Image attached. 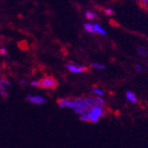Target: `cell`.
<instances>
[{
	"label": "cell",
	"mask_w": 148,
	"mask_h": 148,
	"mask_svg": "<svg viewBox=\"0 0 148 148\" xmlns=\"http://www.w3.org/2000/svg\"><path fill=\"white\" fill-rule=\"evenodd\" d=\"M134 67H135L136 71V72H138V73L142 72V70H143V68H142V65H139V64H135Z\"/></svg>",
	"instance_id": "15"
},
{
	"label": "cell",
	"mask_w": 148,
	"mask_h": 148,
	"mask_svg": "<svg viewBox=\"0 0 148 148\" xmlns=\"http://www.w3.org/2000/svg\"><path fill=\"white\" fill-rule=\"evenodd\" d=\"M58 86L57 80L50 76H46L39 80V87L43 89H51L53 90Z\"/></svg>",
	"instance_id": "3"
},
{
	"label": "cell",
	"mask_w": 148,
	"mask_h": 148,
	"mask_svg": "<svg viewBox=\"0 0 148 148\" xmlns=\"http://www.w3.org/2000/svg\"><path fill=\"white\" fill-rule=\"evenodd\" d=\"M85 17L88 20H95L96 18H97V15H96V13H94L93 11H90V10H87L85 12Z\"/></svg>",
	"instance_id": "8"
},
{
	"label": "cell",
	"mask_w": 148,
	"mask_h": 148,
	"mask_svg": "<svg viewBox=\"0 0 148 148\" xmlns=\"http://www.w3.org/2000/svg\"><path fill=\"white\" fill-rule=\"evenodd\" d=\"M91 66H92V68L98 69V70H104V69H106V65H103V64H100V63H92Z\"/></svg>",
	"instance_id": "11"
},
{
	"label": "cell",
	"mask_w": 148,
	"mask_h": 148,
	"mask_svg": "<svg viewBox=\"0 0 148 148\" xmlns=\"http://www.w3.org/2000/svg\"><path fill=\"white\" fill-rule=\"evenodd\" d=\"M0 95L3 98H6L7 95H8V93H7L6 88H0Z\"/></svg>",
	"instance_id": "14"
},
{
	"label": "cell",
	"mask_w": 148,
	"mask_h": 148,
	"mask_svg": "<svg viewBox=\"0 0 148 148\" xmlns=\"http://www.w3.org/2000/svg\"><path fill=\"white\" fill-rule=\"evenodd\" d=\"M106 110L103 106H95L86 113L87 123H97L101 117L105 115Z\"/></svg>",
	"instance_id": "2"
},
{
	"label": "cell",
	"mask_w": 148,
	"mask_h": 148,
	"mask_svg": "<svg viewBox=\"0 0 148 148\" xmlns=\"http://www.w3.org/2000/svg\"><path fill=\"white\" fill-rule=\"evenodd\" d=\"M84 29H85V31H87L88 33H90V34L94 33V28H93V24L92 23L84 24Z\"/></svg>",
	"instance_id": "10"
},
{
	"label": "cell",
	"mask_w": 148,
	"mask_h": 148,
	"mask_svg": "<svg viewBox=\"0 0 148 148\" xmlns=\"http://www.w3.org/2000/svg\"><path fill=\"white\" fill-rule=\"evenodd\" d=\"M57 103L62 108H71L76 114L82 115L95 106H103L105 104V100L102 97H79L75 99L60 98L58 99Z\"/></svg>",
	"instance_id": "1"
},
{
	"label": "cell",
	"mask_w": 148,
	"mask_h": 148,
	"mask_svg": "<svg viewBox=\"0 0 148 148\" xmlns=\"http://www.w3.org/2000/svg\"><path fill=\"white\" fill-rule=\"evenodd\" d=\"M27 101L34 104V105H42L45 103V99H44L41 95H36V94H29L27 95Z\"/></svg>",
	"instance_id": "5"
},
{
	"label": "cell",
	"mask_w": 148,
	"mask_h": 148,
	"mask_svg": "<svg viewBox=\"0 0 148 148\" xmlns=\"http://www.w3.org/2000/svg\"><path fill=\"white\" fill-rule=\"evenodd\" d=\"M105 14L108 15V16H111V15L114 14V10L112 8H109V7H108V8L105 9Z\"/></svg>",
	"instance_id": "16"
},
{
	"label": "cell",
	"mask_w": 148,
	"mask_h": 148,
	"mask_svg": "<svg viewBox=\"0 0 148 148\" xmlns=\"http://www.w3.org/2000/svg\"><path fill=\"white\" fill-rule=\"evenodd\" d=\"M143 6H144L145 7V8H146L147 10H148V1H146V2H145V3L144 5H143Z\"/></svg>",
	"instance_id": "19"
},
{
	"label": "cell",
	"mask_w": 148,
	"mask_h": 148,
	"mask_svg": "<svg viewBox=\"0 0 148 148\" xmlns=\"http://www.w3.org/2000/svg\"><path fill=\"white\" fill-rule=\"evenodd\" d=\"M93 28H94V33H96V34H99L100 35H107V31L99 24H93Z\"/></svg>",
	"instance_id": "6"
},
{
	"label": "cell",
	"mask_w": 148,
	"mask_h": 148,
	"mask_svg": "<svg viewBox=\"0 0 148 148\" xmlns=\"http://www.w3.org/2000/svg\"><path fill=\"white\" fill-rule=\"evenodd\" d=\"M91 92L96 97H102L103 95H104V91L99 89V88H96L95 87V88H93Z\"/></svg>",
	"instance_id": "9"
},
{
	"label": "cell",
	"mask_w": 148,
	"mask_h": 148,
	"mask_svg": "<svg viewBox=\"0 0 148 148\" xmlns=\"http://www.w3.org/2000/svg\"><path fill=\"white\" fill-rule=\"evenodd\" d=\"M138 1H139L140 3H141L142 5H144L146 1H148V0H138Z\"/></svg>",
	"instance_id": "20"
},
{
	"label": "cell",
	"mask_w": 148,
	"mask_h": 148,
	"mask_svg": "<svg viewBox=\"0 0 148 148\" xmlns=\"http://www.w3.org/2000/svg\"><path fill=\"white\" fill-rule=\"evenodd\" d=\"M0 55H2V56L6 55V49H5V48H0Z\"/></svg>",
	"instance_id": "18"
},
{
	"label": "cell",
	"mask_w": 148,
	"mask_h": 148,
	"mask_svg": "<svg viewBox=\"0 0 148 148\" xmlns=\"http://www.w3.org/2000/svg\"><path fill=\"white\" fill-rule=\"evenodd\" d=\"M66 68H67L71 73H73V74H81V73H85L88 71V68L86 66L75 65L73 63H68L66 65Z\"/></svg>",
	"instance_id": "4"
},
{
	"label": "cell",
	"mask_w": 148,
	"mask_h": 148,
	"mask_svg": "<svg viewBox=\"0 0 148 148\" xmlns=\"http://www.w3.org/2000/svg\"><path fill=\"white\" fill-rule=\"evenodd\" d=\"M31 85L33 87H39V81H33L31 83Z\"/></svg>",
	"instance_id": "17"
},
{
	"label": "cell",
	"mask_w": 148,
	"mask_h": 148,
	"mask_svg": "<svg viewBox=\"0 0 148 148\" xmlns=\"http://www.w3.org/2000/svg\"><path fill=\"white\" fill-rule=\"evenodd\" d=\"M137 54L141 56H145L147 55V50L143 47H137Z\"/></svg>",
	"instance_id": "12"
},
{
	"label": "cell",
	"mask_w": 148,
	"mask_h": 148,
	"mask_svg": "<svg viewBox=\"0 0 148 148\" xmlns=\"http://www.w3.org/2000/svg\"><path fill=\"white\" fill-rule=\"evenodd\" d=\"M20 84H21V85H25V84H26V81H25V80H21Z\"/></svg>",
	"instance_id": "21"
},
{
	"label": "cell",
	"mask_w": 148,
	"mask_h": 148,
	"mask_svg": "<svg viewBox=\"0 0 148 148\" xmlns=\"http://www.w3.org/2000/svg\"><path fill=\"white\" fill-rule=\"evenodd\" d=\"M9 85H10V83L5 78L0 79V88H6Z\"/></svg>",
	"instance_id": "13"
},
{
	"label": "cell",
	"mask_w": 148,
	"mask_h": 148,
	"mask_svg": "<svg viewBox=\"0 0 148 148\" xmlns=\"http://www.w3.org/2000/svg\"><path fill=\"white\" fill-rule=\"evenodd\" d=\"M125 97H127V99L133 103V104H136L137 103V97H136V95L134 92H132V91H127V93H125Z\"/></svg>",
	"instance_id": "7"
},
{
	"label": "cell",
	"mask_w": 148,
	"mask_h": 148,
	"mask_svg": "<svg viewBox=\"0 0 148 148\" xmlns=\"http://www.w3.org/2000/svg\"><path fill=\"white\" fill-rule=\"evenodd\" d=\"M147 68H148V65H147Z\"/></svg>",
	"instance_id": "22"
}]
</instances>
